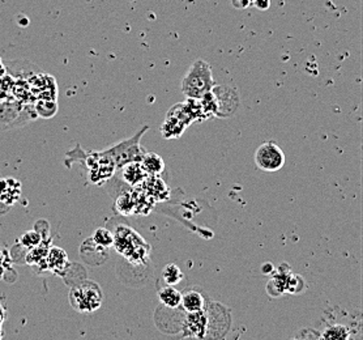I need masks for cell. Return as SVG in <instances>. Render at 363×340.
<instances>
[{
  "label": "cell",
  "instance_id": "6da1fadb",
  "mask_svg": "<svg viewBox=\"0 0 363 340\" xmlns=\"http://www.w3.org/2000/svg\"><path fill=\"white\" fill-rule=\"evenodd\" d=\"M216 85L212 67L205 60H197L188 68L182 81V91L187 98L200 100L204 94L211 92Z\"/></svg>",
  "mask_w": 363,
  "mask_h": 340
},
{
  "label": "cell",
  "instance_id": "7a4b0ae2",
  "mask_svg": "<svg viewBox=\"0 0 363 340\" xmlns=\"http://www.w3.org/2000/svg\"><path fill=\"white\" fill-rule=\"evenodd\" d=\"M69 304L79 313H92L100 309L102 290L94 281L85 280L69 290Z\"/></svg>",
  "mask_w": 363,
  "mask_h": 340
},
{
  "label": "cell",
  "instance_id": "3957f363",
  "mask_svg": "<svg viewBox=\"0 0 363 340\" xmlns=\"http://www.w3.org/2000/svg\"><path fill=\"white\" fill-rule=\"evenodd\" d=\"M113 246H115L123 256H126L131 261H137V259H143V256L146 255L144 249L148 245H145V241L136 233L135 230L128 227H119L114 234Z\"/></svg>",
  "mask_w": 363,
  "mask_h": 340
},
{
  "label": "cell",
  "instance_id": "277c9868",
  "mask_svg": "<svg viewBox=\"0 0 363 340\" xmlns=\"http://www.w3.org/2000/svg\"><path fill=\"white\" fill-rule=\"evenodd\" d=\"M146 130H148V126L142 128L140 132L134 137L125 140L120 144L115 145L106 151L113 159L117 169H122L128 162H140V159L144 154L143 149L140 148V137L145 134Z\"/></svg>",
  "mask_w": 363,
  "mask_h": 340
},
{
  "label": "cell",
  "instance_id": "5b68a950",
  "mask_svg": "<svg viewBox=\"0 0 363 340\" xmlns=\"http://www.w3.org/2000/svg\"><path fill=\"white\" fill-rule=\"evenodd\" d=\"M256 166L263 171L275 173L284 168L285 153L275 142H265L255 152Z\"/></svg>",
  "mask_w": 363,
  "mask_h": 340
},
{
  "label": "cell",
  "instance_id": "8992f818",
  "mask_svg": "<svg viewBox=\"0 0 363 340\" xmlns=\"http://www.w3.org/2000/svg\"><path fill=\"white\" fill-rule=\"evenodd\" d=\"M148 177L149 174L144 170L140 162H128L122 168V179L128 186H140Z\"/></svg>",
  "mask_w": 363,
  "mask_h": 340
},
{
  "label": "cell",
  "instance_id": "52a82bcc",
  "mask_svg": "<svg viewBox=\"0 0 363 340\" xmlns=\"http://www.w3.org/2000/svg\"><path fill=\"white\" fill-rule=\"evenodd\" d=\"M43 264H46L47 270H51V271L60 275L67 270L69 261H68L67 254L63 249L52 246L49 249Z\"/></svg>",
  "mask_w": 363,
  "mask_h": 340
},
{
  "label": "cell",
  "instance_id": "ba28073f",
  "mask_svg": "<svg viewBox=\"0 0 363 340\" xmlns=\"http://www.w3.org/2000/svg\"><path fill=\"white\" fill-rule=\"evenodd\" d=\"M207 323H208V317H207L205 310H200L196 313H188L185 335L195 336V338H203L205 335V330H207Z\"/></svg>",
  "mask_w": 363,
  "mask_h": 340
},
{
  "label": "cell",
  "instance_id": "9c48e42d",
  "mask_svg": "<svg viewBox=\"0 0 363 340\" xmlns=\"http://www.w3.org/2000/svg\"><path fill=\"white\" fill-rule=\"evenodd\" d=\"M180 305L183 306V309L187 313H196L204 310L205 306V300L204 296L199 290H188L185 295H182V301Z\"/></svg>",
  "mask_w": 363,
  "mask_h": 340
},
{
  "label": "cell",
  "instance_id": "30bf717a",
  "mask_svg": "<svg viewBox=\"0 0 363 340\" xmlns=\"http://www.w3.org/2000/svg\"><path fill=\"white\" fill-rule=\"evenodd\" d=\"M140 164L149 176H159L165 170V162L156 153H144L140 159Z\"/></svg>",
  "mask_w": 363,
  "mask_h": 340
},
{
  "label": "cell",
  "instance_id": "8fae6325",
  "mask_svg": "<svg viewBox=\"0 0 363 340\" xmlns=\"http://www.w3.org/2000/svg\"><path fill=\"white\" fill-rule=\"evenodd\" d=\"M159 298L162 305L169 309H177L178 306H180L182 293L177 288H174V285H166L159 290Z\"/></svg>",
  "mask_w": 363,
  "mask_h": 340
},
{
  "label": "cell",
  "instance_id": "7c38bea8",
  "mask_svg": "<svg viewBox=\"0 0 363 340\" xmlns=\"http://www.w3.org/2000/svg\"><path fill=\"white\" fill-rule=\"evenodd\" d=\"M186 128L187 126L183 122H180L179 119L168 114V118L162 125V135H163V137H166V139L179 137V136L185 132Z\"/></svg>",
  "mask_w": 363,
  "mask_h": 340
},
{
  "label": "cell",
  "instance_id": "4fadbf2b",
  "mask_svg": "<svg viewBox=\"0 0 363 340\" xmlns=\"http://www.w3.org/2000/svg\"><path fill=\"white\" fill-rule=\"evenodd\" d=\"M319 338L325 340L350 339V330L344 324H332L321 332Z\"/></svg>",
  "mask_w": 363,
  "mask_h": 340
},
{
  "label": "cell",
  "instance_id": "5bb4252c",
  "mask_svg": "<svg viewBox=\"0 0 363 340\" xmlns=\"http://www.w3.org/2000/svg\"><path fill=\"white\" fill-rule=\"evenodd\" d=\"M183 272L178 267L177 264H170L165 266L162 271V279L168 285H177L180 281L183 280Z\"/></svg>",
  "mask_w": 363,
  "mask_h": 340
},
{
  "label": "cell",
  "instance_id": "9a60e30c",
  "mask_svg": "<svg viewBox=\"0 0 363 340\" xmlns=\"http://www.w3.org/2000/svg\"><path fill=\"white\" fill-rule=\"evenodd\" d=\"M50 247L43 245L42 242L37 246L32 247V251L26 255V264H42L47 255Z\"/></svg>",
  "mask_w": 363,
  "mask_h": 340
},
{
  "label": "cell",
  "instance_id": "2e32d148",
  "mask_svg": "<svg viewBox=\"0 0 363 340\" xmlns=\"http://www.w3.org/2000/svg\"><path fill=\"white\" fill-rule=\"evenodd\" d=\"M92 239H93L97 245L109 249L114 244V234L111 233L110 230H106V228H98V230L94 232Z\"/></svg>",
  "mask_w": 363,
  "mask_h": 340
},
{
  "label": "cell",
  "instance_id": "e0dca14e",
  "mask_svg": "<svg viewBox=\"0 0 363 340\" xmlns=\"http://www.w3.org/2000/svg\"><path fill=\"white\" fill-rule=\"evenodd\" d=\"M304 290V280L302 276L299 275H293V273H289L287 281V292L289 293H301Z\"/></svg>",
  "mask_w": 363,
  "mask_h": 340
},
{
  "label": "cell",
  "instance_id": "ac0fdd59",
  "mask_svg": "<svg viewBox=\"0 0 363 340\" xmlns=\"http://www.w3.org/2000/svg\"><path fill=\"white\" fill-rule=\"evenodd\" d=\"M135 204L134 196H127V194L126 196H120L118 200H117V210L120 213L132 212Z\"/></svg>",
  "mask_w": 363,
  "mask_h": 340
},
{
  "label": "cell",
  "instance_id": "d6986e66",
  "mask_svg": "<svg viewBox=\"0 0 363 340\" xmlns=\"http://www.w3.org/2000/svg\"><path fill=\"white\" fill-rule=\"evenodd\" d=\"M42 242V238H41V233L32 230V232H26L25 234L21 238V244L25 247L37 246Z\"/></svg>",
  "mask_w": 363,
  "mask_h": 340
},
{
  "label": "cell",
  "instance_id": "ffe728a7",
  "mask_svg": "<svg viewBox=\"0 0 363 340\" xmlns=\"http://www.w3.org/2000/svg\"><path fill=\"white\" fill-rule=\"evenodd\" d=\"M275 271V266L272 264H264L262 267V272L264 275H270Z\"/></svg>",
  "mask_w": 363,
  "mask_h": 340
}]
</instances>
